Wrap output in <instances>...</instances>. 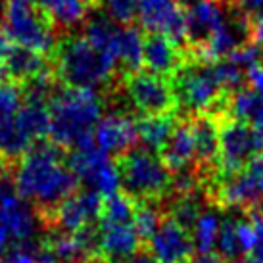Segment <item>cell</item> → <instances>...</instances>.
<instances>
[{
    "instance_id": "cell-1",
    "label": "cell",
    "mask_w": 263,
    "mask_h": 263,
    "mask_svg": "<svg viewBox=\"0 0 263 263\" xmlns=\"http://www.w3.org/2000/svg\"><path fill=\"white\" fill-rule=\"evenodd\" d=\"M14 189L48 221L52 213L77 192L79 179L69 167L64 148L52 140H39L15 163Z\"/></svg>"
},
{
    "instance_id": "cell-2",
    "label": "cell",
    "mask_w": 263,
    "mask_h": 263,
    "mask_svg": "<svg viewBox=\"0 0 263 263\" xmlns=\"http://www.w3.org/2000/svg\"><path fill=\"white\" fill-rule=\"evenodd\" d=\"M104 98L90 88H56L48 100V137L54 144L71 150L92 144V135L102 119Z\"/></svg>"
},
{
    "instance_id": "cell-3",
    "label": "cell",
    "mask_w": 263,
    "mask_h": 263,
    "mask_svg": "<svg viewBox=\"0 0 263 263\" xmlns=\"http://www.w3.org/2000/svg\"><path fill=\"white\" fill-rule=\"evenodd\" d=\"M52 71L66 87L90 90L116 85L114 81L119 75L114 60L83 35H69L56 44V50L52 52Z\"/></svg>"
},
{
    "instance_id": "cell-4",
    "label": "cell",
    "mask_w": 263,
    "mask_h": 263,
    "mask_svg": "<svg viewBox=\"0 0 263 263\" xmlns=\"http://www.w3.org/2000/svg\"><path fill=\"white\" fill-rule=\"evenodd\" d=\"M171 85L177 108L190 117L200 114L215 116V110L217 116L223 114L229 92L221 87L212 62L192 58L171 77Z\"/></svg>"
},
{
    "instance_id": "cell-5",
    "label": "cell",
    "mask_w": 263,
    "mask_h": 263,
    "mask_svg": "<svg viewBox=\"0 0 263 263\" xmlns=\"http://www.w3.org/2000/svg\"><path fill=\"white\" fill-rule=\"evenodd\" d=\"M116 163L121 192L135 202H163L171 194V171L156 152L131 148Z\"/></svg>"
},
{
    "instance_id": "cell-6",
    "label": "cell",
    "mask_w": 263,
    "mask_h": 263,
    "mask_svg": "<svg viewBox=\"0 0 263 263\" xmlns=\"http://www.w3.org/2000/svg\"><path fill=\"white\" fill-rule=\"evenodd\" d=\"M2 31L14 46L50 54L56 50V27L35 0H4Z\"/></svg>"
},
{
    "instance_id": "cell-7",
    "label": "cell",
    "mask_w": 263,
    "mask_h": 263,
    "mask_svg": "<svg viewBox=\"0 0 263 263\" xmlns=\"http://www.w3.org/2000/svg\"><path fill=\"white\" fill-rule=\"evenodd\" d=\"M123 98L140 116H163L177 108L171 79L150 71H135L123 75L117 83Z\"/></svg>"
},
{
    "instance_id": "cell-8",
    "label": "cell",
    "mask_w": 263,
    "mask_h": 263,
    "mask_svg": "<svg viewBox=\"0 0 263 263\" xmlns=\"http://www.w3.org/2000/svg\"><path fill=\"white\" fill-rule=\"evenodd\" d=\"M219 173H236L246 169L256 156L263 154L261 137L254 125L219 116Z\"/></svg>"
},
{
    "instance_id": "cell-9",
    "label": "cell",
    "mask_w": 263,
    "mask_h": 263,
    "mask_svg": "<svg viewBox=\"0 0 263 263\" xmlns=\"http://www.w3.org/2000/svg\"><path fill=\"white\" fill-rule=\"evenodd\" d=\"M67 163L79 179V183L100 192L104 198L114 196L121 189L117 163H114L110 156L98 150L95 144L73 150V154L67 158Z\"/></svg>"
},
{
    "instance_id": "cell-10",
    "label": "cell",
    "mask_w": 263,
    "mask_h": 263,
    "mask_svg": "<svg viewBox=\"0 0 263 263\" xmlns=\"http://www.w3.org/2000/svg\"><path fill=\"white\" fill-rule=\"evenodd\" d=\"M137 20L150 35H163L181 46L186 43V17L179 0H139Z\"/></svg>"
},
{
    "instance_id": "cell-11",
    "label": "cell",
    "mask_w": 263,
    "mask_h": 263,
    "mask_svg": "<svg viewBox=\"0 0 263 263\" xmlns=\"http://www.w3.org/2000/svg\"><path fill=\"white\" fill-rule=\"evenodd\" d=\"M104 208V196L96 190H79L67 198L60 205L46 223L50 229H58L64 233H77L88 225H96L100 221Z\"/></svg>"
},
{
    "instance_id": "cell-12",
    "label": "cell",
    "mask_w": 263,
    "mask_h": 263,
    "mask_svg": "<svg viewBox=\"0 0 263 263\" xmlns=\"http://www.w3.org/2000/svg\"><path fill=\"white\" fill-rule=\"evenodd\" d=\"M181 4L186 17V43L196 56L225 22L229 10L221 0H183Z\"/></svg>"
},
{
    "instance_id": "cell-13",
    "label": "cell",
    "mask_w": 263,
    "mask_h": 263,
    "mask_svg": "<svg viewBox=\"0 0 263 263\" xmlns=\"http://www.w3.org/2000/svg\"><path fill=\"white\" fill-rule=\"evenodd\" d=\"M194 152H196V169L202 179L212 183L219 173V121L217 116L200 114L190 117Z\"/></svg>"
},
{
    "instance_id": "cell-14",
    "label": "cell",
    "mask_w": 263,
    "mask_h": 263,
    "mask_svg": "<svg viewBox=\"0 0 263 263\" xmlns=\"http://www.w3.org/2000/svg\"><path fill=\"white\" fill-rule=\"evenodd\" d=\"M148 252L160 263H189L194 256V242L190 231L165 215L148 240Z\"/></svg>"
},
{
    "instance_id": "cell-15",
    "label": "cell",
    "mask_w": 263,
    "mask_h": 263,
    "mask_svg": "<svg viewBox=\"0 0 263 263\" xmlns=\"http://www.w3.org/2000/svg\"><path fill=\"white\" fill-rule=\"evenodd\" d=\"M95 146L108 156L121 158L137 144V119L129 114H110L102 117L95 129Z\"/></svg>"
},
{
    "instance_id": "cell-16",
    "label": "cell",
    "mask_w": 263,
    "mask_h": 263,
    "mask_svg": "<svg viewBox=\"0 0 263 263\" xmlns=\"http://www.w3.org/2000/svg\"><path fill=\"white\" fill-rule=\"evenodd\" d=\"M100 257L106 263H127L142 250V238L135 223H100Z\"/></svg>"
},
{
    "instance_id": "cell-17",
    "label": "cell",
    "mask_w": 263,
    "mask_h": 263,
    "mask_svg": "<svg viewBox=\"0 0 263 263\" xmlns=\"http://www.w3.org/2000/svg\"><path fill=\"white\" fill-rule=\"evenodd\" d=\"M184 48L163 35H150L142 46V66L146 71L171 79L186 64Z\"/></svg>"
},
{
    "instance_id": "cell-18",
    "label": "cell",
    "mask_w": 263,
    "mask_h": 263,
    "mask_svg": "<svg viewBox=\"0 0 263 263\" xmlns=\"http://www.w3.org/2000/svg\"><path fill=\"white\" fill-rule=\"evenodd\" d=\"M142 46L144 37L133 25H119L110 44V58L114 60L119 75H129L142 67Z\"/></svg>"
},
{
    "instance_id": "cell-19",
    "label": "cell",
    "mask_w": 263,
    "mask_h": 263,
    "mask_svg": "<svg viewBox=\"0 0 263 263\" xmlns=\"http://www.w3.org/2000/svg\"><path fill=\"white\" fill-rule=\"evenodd\" d=\"M160 154V158L171 173L181 171V169L196 167V152H194V137H192L190 119L177 121L175 129Z\"/></svg>"
},
{
    "instance_id": "cell-20",
    "label": "cell",
    "mask_w": 263,
    "mask_h": 263,
    "mask_svg": "<svg viewBox=\"0 0 263 263\" xmlns=\"http://www.w3.org/2000/svg\"><path fill=\"white\" fill-rule=\"evenodd\" d=\"M2 69H4L6 77L23 85L39 75L50 73L52 64H48V60L44 58V54L41 52L22 48V46H12V50L8 52L6 60L2 64Z\"/></svg>"
},
{
    "instance_id": "cell-21",
    "label": "cell",
    "mask_w": 263,
    "mask_h": 263,
    "mask_svg": "<svg viewBox=\"0 0 263 263\" xmlns=\"http://www.w3.org/2000/svg\"><path fill=\"white\" fill-rule=\"evenodd\" d=\"M56 29L71 31L87 20L90 0H35Z\"/></svg>"
},
{
    "instance_id": "cell-22",
    "label": "cell",
    "mask_w": 263,
    "mask_h": 263,
    "mask_svg": "<svg viewBox=\"0 0 263 263\" xmlns=\"http://www.w3.org/2000/svg\"><path fill=\"white\" fill-rule=\"evenodd\" d=\"M177 125V117L173 114L163 116H140L137 119V137L142 148L150 152H161L167 139Z\"/></svg>"
},
{
    "instance_id": "cell-23",
    "label": "cell",
    "mask_w": 263,
    "mask_h": 263,
    "mask_svg": "<svg viewBox=\"0 0 263 263\" xmlns=\"http://www.w3.org/2000/svg\"><path fill=\"white\" fill-rule=\"evenodd\" d=\"M221 217L215 210H205L198 215L196 223L190 229V236L194 242V250L198 254H213V250L217 246L221 231Z\"/></svg>"
},
{
    "instance_id": "cell-24",
    "label": "cell",
    "mask_w": 263,
    "mask_h": 263,
    "mask_svg": "<svg viewBox=\"0 0 263 263\" xmlns=\"http://www.w3.org/2000/svg\"><path fill=\"white\" fill-rule=\"evenodd\" d=\"M161 202H135V227L139 231L142 240H150L160 223L163 221V210H161Z\"/></svg>"
},
{
    "instance_id": "cell-25",
    "label": "cell",
    "mask_w": 263,
    "mask_h": 263,
    "mask_svg": "<svg viewBox=\"0 0 263 263\" xmlns=\"http://www.w3.org/2000/svg\"><path fill=\"white\" fill-rule=\"evenodd\" d=\"M25 104L23 87L12 81H0V121H6L22 110Z\"/></svg>"
},
{
    "instance_id": "cell-26",
    "label": "cell",
    "mask_w": 263,
    "mask_h": 263,
    "mask_svg": "<svg viewBox=\"0 0 263 263\" xmlns=\"http://www.w3.org/2000/svg\"><path fill=\"white\" fill-rule=\"evenodd\" d=\"M106 17L119 25H129L133 17H137L139 0H98Z\"/></svg>"
},
{
    "instance_id": "cell-27",
    "label": "cell",
    "mask_w": 263,
    "mask_h": 263,
    "mask_svg": "<svg viewBox=\"0 0 263 263\" xmlns=\"http://www.w3.org/2000/svg\"><path fill=\"white\" fill-rule=\"evenodd\" d=\"M246 171L250 173L252 181L256 184L257 200H259V210H263V154L256 156L254 160L246 165Z\"/></svg>"
},
{
    "instance_id": "cell-28",
    "label": "cell",
    "mask_w": 263,
    "mask_h": 263,
    "mask_svg": "<svg viewBox=\"0 0 263 263\" xmlns=\"http://www.w3.org/2000/svg\"><path fill=\"white\" fill-rule=\"evenodd\" d=\"M250 43L259 50L261 64H263V14H257L252 20V25H250Z\"/></svg>"
},
{
    "instance_id": "cell-29",
    "label": "cell",
    "mask_w": 263,
    "mask_h": 263,
    "mask_svg": "<svg viewBox=\"0 0 263 263\" xmlns=\"http://www.w3.org/2000/svg\"><path fill=\"white\" fill-rule=\"evenodd\" d=\"M246 79H248V83H250V88H252L257 96L263 98V64L250 67L248 73H246Z\"/></svg>"
},
{
    "instance_id": "cell-30",
    "label": "cell",
    "mask_w": 263,
    "mask_h": 263,
    "mask_svg": "<svg viewBox=\"0 0 263 263\" xmlns=\"http://www.w3.org/2000/svg\"><path fill=\"white\" fill-rule=\"evenodd\" d=\"M238 8L246 14H263V0H236Z\"/></svg>"
},
{
    "instance_id": "cell-31",
    "label": "cell",
    "mask_w": 263,
    "mask_h": 263,
    "mask_svg": "<svg viewBox=\"0 0 263 263\" xmlns=\"http://www.w3.org/2000/svg\"><path fill=\"white\" fill-rule=\"evenodd\" d=\"M12 236H10V233H8L4 227L0 225V257H4L12 250Z\"/></svg>"
},
{
    "instance_id": "cell-32",
    "label": "cell",
    "mask_w": 263,
    "mask_h": 263,
    "mask_svg": "<svg viewBox=\"0 0 263 263\" xmlns=\"http://www.w3.org/2000/svg\"><path fill=\"white\" fill-rule=\"evenodd\" d=\"M12 46H14V44L10 43V39L4 35V31L0 29V66L4 64V60H6L8 52L12 50Z\"/></svg>"
},
{
    "instance_id": "cell-33",
    "label": "cell",
    "mask_w": 263,
    "mask_h": 263,
    "mask_svg": "<svg viewBox=\"0 0 263 263\" xmlns=\"http://www.w3.org/2000/svg\"><path fill=\"white\" fill-rule=\"evenodd\" d=\"M127 263H160V261H158L148 250H140L139 254H135Z\"/></svg>"
},
{
    "instance_id": "cell-34",
    "label": "cell",
    "mask_w": 263,
    "mask_h": 263,
    "mask_svg": "<svg viewBox=\"0 0 263 263\" xmlns=\"http://www.w3.org/2000/svg\"><path fill=\"white\" fill-rule=\"evenodd\" d=\"M189 263H227L223 261L219 256H215V254H198V256H192L190 257Z\"/></svg>"
},
{
    "instance_id": "cell-35",
    "label": "cell",
    "mask_w": 263,
    "mask_h": 263,
    "mask_svg": "<svg viewBox=\"0 0 263 263\" xmlns=\"http://www.w3.org/2000/svg\"><path fill=\"white\" fill-rule=\"evenodd\" d=\"M4 77H6V73H4V69H2V66H0V81H4Z\"/></svg>"
},
{
    "instance_id": "cell-36",
    "label": "cell",
    "mask_w": 263,
    "mask_h": 263,
    "mask_svg": "<svg viewBox=\"0 0 263 263\" xmlns=\"http://www.w3.org/2000/svg\"><path fill=\"white\" fill-rule=\"evenodd\" d=\"M2 10H4V6H2V4H0V17H2Z\"/></svg>"
},
{
    "instance_id": "cell-37",
    "label": "cell",
    "mask_w": 263,
    "mask_h": 263,
    "mask_svg": "<svg viewBox=\"0 0 263 263\" xmlns=\"http://www.w3.org/2000/svg\"><path fill=\"white\" fill-rule=\"evenodd\" d=\"M95 263H104V261H95Z\"/></svg>"
}]
</instances>
